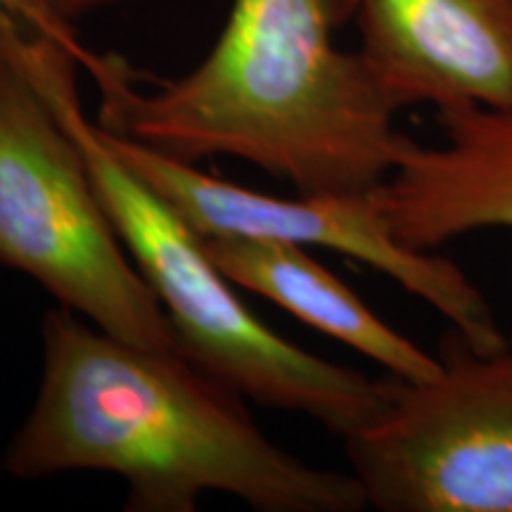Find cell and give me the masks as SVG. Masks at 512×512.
Returning <instances> with one entry per match:
<instances>
[{"mask_svg":"<svg viewBox=\"0 0 512 512\" xmlns=\"http://www.w3.org/2000/svg\"><path fill=\"white\" fill-rule=\"evenodd\" d=\"M10 17L0 8V266L36 280L107 335L178 351L162 304L100 200L81 145L12 46Z\"/></svg>","mask_w":512,"mask_h":512,"instance_id":"obj_4","label":"cell"},{"mask_svg":"<svg viewBox=\"0 0 512 512\" xmlns=\"http://www.w3.org/2000/svg\"><path fill=\"white\" fill-rule=\"evenodd\" d=\"M34 406L5 448V475L36 482L110 472L128 512H192L228 494L261 512H361L351 472L313 467L256 427L245 396L181 351L136 347L57 306L43 316Z\"/></svg>","mask_w":512,"mask_h":512,"instance_id":"obj_1","label":"cell"},{"mask_svg":"<svg viewBox=\"0 0 512 512\" xmlns=\"http://www.w3.org/2000/svg\"><path fill=\"white\" fill-rule=\"evenodd\" d=\"M8 34L64 126L81 145L88 171L128 256L174 328L178 351L245 399L299 413L349 437L387 406L389 377L373 380L332 363L261 323L211 261L202 235L133 174L107 145L98 121L81 110L76 60L53 38L10 22Z\"/></svg>","mask_w":512,"mask_h":512,"instance_id":"obj_3","label":"cell"},{"mask_svg":"<svg viewBox=\"0 0 512 512\" xmlns=\"http://www.w3.org/2000/svg\"><path fill=\"white\" fill-rule=\"evenodd\" d=\"M0 8H5L10 12V15H15L19 22L24 24V27L36 31V34L53 38L55 43H60V46L64 48V43L60 41V36L55 34V29L50 27V24L46 22V17H43L41 12H38L34 5L29 3V0H0ZM64 50H67V48H64Z\"/></svg>","mask_w":512,"mask_h":512,"instance_id":"obj_11","label":"cell"},{"mask_svg":"<svg viewBox=\"0 0 512 512\" xmlns=\"http://www.w3.org/2000/svg\"><path fill=\"white\" fill-rule=\"evenodd\" d=\"M337 0H233L209 55L140 91L114 55H95L98 124L185 164L235 157L302 195H363L415 145L368 62L337 48Z\"/></svg>","mask_w":512,"mask_h":512,"instance_id":"obj_2","label":"cell"},{"mask_svg":"<svg viewBox=\"0 0 512 512\" xmlns=\"http://www.w3.org/2000/svg\"><path fill=\"white\" fill-rule=\"evenodd\" d=\"M444 143H415L375 190L396 240L432 252L477 230H512V110L437 112Z\"/></svg>","mask_w":512,"mask_h":512,"instance_id":"obj_8","label":"cell"},{"mask_svg":"<svg viewBox=\"0 0 512 512\" xmlns=\"http://www.w3.org/2000/svg\"><path fill=\"white\" fill-rule=\"evenodd\" d=\"M34 8L46 17V22L55 29V34L60 36L64 48L74 55L76 64L81 67H88L93 62V53H88L86 48L76 41L74 36V22L76 19L86 17L88 12H95L100 8H107V5L121 3V0H29Z\"/></svg>","mask_w":512,"mask_h":512,"instance_id":"obj_10","label":"cell"},{"mask_svg":"<svg viewBox=\"0 0 512 512\" xmlns=\"http://www.w3.org/2000/svg\"><path fill=\"white\" fill-rule=\"evenodd\" d=\"M219 271L259 297L370 358L401 380H425L439 370L437 354L420 349L384 323L347 283L302 245L256 238H202Z\"/></svg>","mask_w":512,"mask_h":512,"instance_id":"obj_9","label":"cell"},{"mask_svg":"<svg viewBox=\"0 0 512 512\" xmlns=\"http://www.w3.org/2000/svg\"><path fill=\"white\" fill-rule=\"evenodd\" d=\"M102 133L121 162L152 185L202 238H256L332 249L387 275L477 347H494L505 337L484 292L463 268L396 240L375 190L363 195L299 192L287 200L209 176L197 164L178 162L105 128Z\"/></svg>","mask_w":512,"mask_h":512,"instance_id":"obj_6","label":"cell"},{"mask_svg":"<svg viewBox=\"0 0 512 512\" xmlns=\"http://www.w3.org/2000/svg\"><path fill=\"white\" fill-rule=\"evenodd\" d=\"M358 53L399 110H512V0H351Z\"/></svg>","mask_w":512,"mask_h":512,"instance_id":"obj_7","label":"cell"},{"mask_svg":"<svg viewBox=\"0 0 512 512\" xmlns=\"http://www.w3.org/2000/svg\"><path fill=\"white\" fill-rule=\"evenodd\" d=\"M439 370L389 375L387 406L344 437L351 475L380 512H512V332L477 347L439 339Z\"/></svg>","mask_w":512,"mask_h":512,"instance_id":"obj_5","label":"cell"}]
</instances>
